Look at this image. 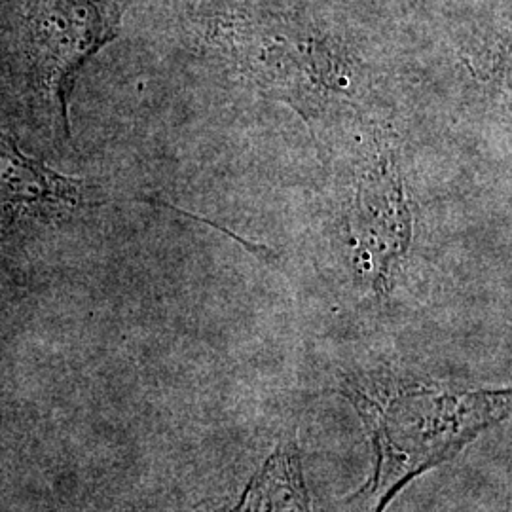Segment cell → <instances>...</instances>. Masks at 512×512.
<instances>
[{"label": "cell", "mask_w": 512, "mask_h": 512, "mask_svg": "<svg viewBox=\"0 0 512 512\" xmlns=\"http://www.w3.org/2000/svg\"><path fill=\"white\" fill-rule=\"evenodd\" d=\"M340 393L359 414L374 458L340 512H385L404 486L511 416L509 387H463L389 368L351 372Z\"/></svg>", "instance_id": "obj_1"}, {"label": "cell", "mask_w": 512, "mask_h": 512, "mask_svg": "<svg viewBox=\"0 0 512 512\" xmlns=\"http://www.w3.org/2000/svg\"><path fill=\"white\" fill-rule=\"evenodd\" d=\"M209 42L247 84L289 103L310 122L349 105L359 93L353 55L334 38L293 19H215Z\"/></svg>", "instance_id": "obj_2"}, {"label": "cell", "mask_w": 512, "mask_h": 512, "mask_svg": "<svg viewBox=\"0 0 512 512\" xmlns=\"http://www.w3.org/2000/svg\"><path fill=\"white\" fill-rule=\"evenodd\" d=\"M120 0H25L23 27L31 84L59 137L69 139V103L84 65L118 37Z\"/></svg>", "instance_id": "obj_3"}, {"label": "cell", "mask_w": 512, "mask_h": 512, "mask_svg": "<svg viewBox=\"0 0 512 512\" xmlns=\"http://www.w3.org/2000/svg\"><path fill=\"white\" fill-rule=\"evenodd\" d=\"M399 150L387 137H374L357 171L348 207L349 262L355 277L378 298L399 283L414 236V217Z\"/></svg>", "instance_id": "obj_4"}, {"label": "cell", "mask_w": 512, "mask_h": 512, "mask_svg": "<svg viewBox=\"0 0 512 512\" xmlns=\"http://www.w3.org/2000/svg\"><path fill=\"white\" fill-rule=\"evenodd\" d=\"M99 188L65 177L25 154L14 139L0 133V234L10 236L33 222H54L99 203Z\"/></svg>", "instance_id": "obj_5"}, {"label": "cell", "mask_w": 512, "mask_h": 512, "mask_svg": "<svg viewBox=\"0 0 512 512\" xmlns=\"http://www.w3.org/2000/svg\"><path fill=\"white\" fill-rule=\"evenodd\" d=\"M211 512H315L294 433L279 437L236 503Z\"/></svg>", "instance_id": "obj_6"}]
</instances>
